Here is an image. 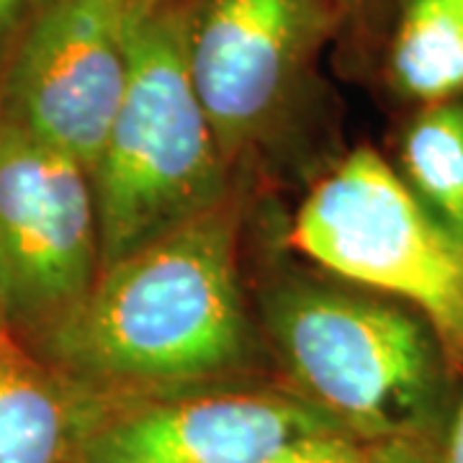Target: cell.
<instances>
[{"mask_svg":"<svg viewBox=\"0 0 463 463\" xmlns=\"http://www.w3.org/2000/svg\"><path fill=\"white\" fill-rule=\"evenodd\" d=\"M100 273L90 170L0 114V322L29 350L80 309Z\"/></svg>","mask_w":463,"mask_h":463,"instance_id":"6","label":"cell"},{"mask_svg":"<svg viewBox=\"0 0 463 463\" xmlns=\"http://www.w3.org/2000/svg\"><path fill=\"white\" fill-rule=\"evenodd\" d=\"M3 335H8V330H5V327H3V322H0V337H3Z\"/></svg>","mask_w":463,"mask_h":463,"instance_id":"17","label":"cell"},{"mask_svg":"<svg viewBox=\"0 0 463 463\" xmlns=\"http://www.w3.org/2000/svg\"><path fill=\"white\" fill-rule=\"evenodd\" d=\"M145 0H39L5 52L0 114L93 170L121 106Z\"/></svg>","mask_w":463,"mask_h":463,"instance_id":"8","label":"cell"},{"mask_svg":"<svg viewBox=\"0 0 463 463\" xmlns=\"http://www.w3.org/2000/svg\"><path fill=\"white\" fill-rule=\"evenodd\" d=\"M440 463H463V381L456 410H453L450 422H448L446 440H443V450H440Z\"/></svg>","mask_w":463,"mask_h":463,"instance_id":"15","label":"cell"},{"mask_svg":"<svg viewBox=\"0 0 463 463\" xmlns=\"http://www.w3.org/2000/svg\"><path fill=\"white\" fill-rule=\"evenodd\" d=\"M80 389L0 337V463H72Z\"/></svg>","mask_w":463,"mask_h":463,"instance_id":"9","label":"cell"},{"mask_svg":"<svg viewBox=\"0 0 463 463\" xmlns=\"http://www.w3.org/2000/svg\"><path fill=\"white\" fill-rule=\"evenodd\" d=\"M263 322L286 383L343 430L443 450L461 379L410 304L288 279L268 288Z\"/></svg>","mask_w":463,"mask_h":463,"instance_id":"2","label":"cell"},{"mask_svg":"<svg viewBox=\"0 0 463 463\" xmlns=\"http://www.w3.org/2000/svg\"><path fill=\"white\" fill-rule=\"evenodd\" d=\"M100 270L219 206L227 165L185 65V0L142 5L121 106L90 170Z\"/></svg>","mask_w":463,"mask_h":463,"instance_id":"3","label":"cell"},{"mask_svg":"<svg viewBox=\"0 0 463 463\" xmlns=\"http://www.w3.org/2000/svg\"><path fill=\"white\" fill-rule=\"evenodd\" d=\"M39 0H0V60L11 50L14 39L29 21Z\"/></svg>","mask_w":463,"mask_h":463,"instance_id":"14","label":"cell"},{"mask_svg":"<svg viewBox=\"0 0 463 463\" xmlns=\"http://www.w3.org/2000/svg\"><path fill=\"white\" fill-rule=\"evenodd\" d=\"M32 353L85 392L245 376L255 335L240 283L237 194L103 268L80 309Z\"/></svg>","mask_w":463,"mask_h":463,"instance_id":"1","label":"cell"},{"mask_svg":"<svg viewBox=\"0 0 463 463\" xmlns=\"http://www.w3.org/2000/svg\"><path fill=\"white\" fill-rule=\"evenodd\" d=\"M397 173L463 250V96L420 106L402 127Z\"/></svg>","mask_w":463,"mask_h":463,"instance_id":"11","label":"cell"},{"mask_svg":"<svg viewBox=\"0 0 463 463\" xmlns=\"http://www.w3.org/2000/svg\"><path fill=\"white\" fill-rule=\"evenodd\" d=\"M288 242L335 279L410 304L463 381V250L373 147H355L301 201Z\"/></svg>","mask_w":463,"mask_h":463,"instance_id":"4","label":"cell"},{"mask_svg":"<svg viewBox=\"0 0 463 463\" xmlns=\"http://www.w3.org/2000/svg\"><path fill=\"white\" fill-rule=\"evenodd\" d=\"M343 21H350L355 29L371 32L383 18L392 16L394 0H335Z\"/></svg>","mask_w":463,"mask_h":463,"instance_id":"13","label":"cell"},{"mask_svg":"<svg viewBox=\"0 0 463 463\" xmlns=\"http://www.w3.org/2000/svg\"><path fill=\"white\" fill-rule=\"evenodd\" d=\"M276 463H440V448L332 432L294 448Z\"/></svg>","mask_w":463,"mask_h":463,"instance_id":"12","label":"cell"},{"mask_svg":"<svg viewBox=\"0 0 463 463\" xmlns=\"http://www.w3.org/2000/svg\"><path fill=\"white\" fill-rule=\"evenodd\" d=\"M335 0H185V65L227 165L279 132L298 106Z\"/></svg>","mask_w":463,"mask_h":463,"instance_id":"7","label":"cell"},{"mask_svg":"<svg viewBox=\"0 0 463 463\" xmlns=\"http://www.w3.org/2000/svg\"><path fill=\"white\" fill-rule=\"evenodd\" d=\"M386 83L414 109L463 96V0H394Z\"/></svg>","mask_w":463,"mask_h":463,"instance_id":"10","label":"cell"},{"mask_svg":"<svg viewBox=\"0 0 463 463\" xmlns=\"http://www.w3.org/2000/svg\"><path fill=\"white\" fill-rule=\"evenodd\" d=\"M147 5H173V3H181V0H145Z\"/></svg>","mask_w":463,"mask_h":463,"instance_id":"16","label":"cell"},{"mask_svg":"<svg viewBox=\"0 0 463 463\" xmlns=\"http://www.w3.org/2000/svg\"><path fill=\"white\" fill-rule=\"evenodd\" d=\"M332 432L345 430L286 381L80 389L72 463H276Z\"/></svg>","mask_w":463,"mask_h":463,"instance_id":"5","label":"cell"}]
</instances>
